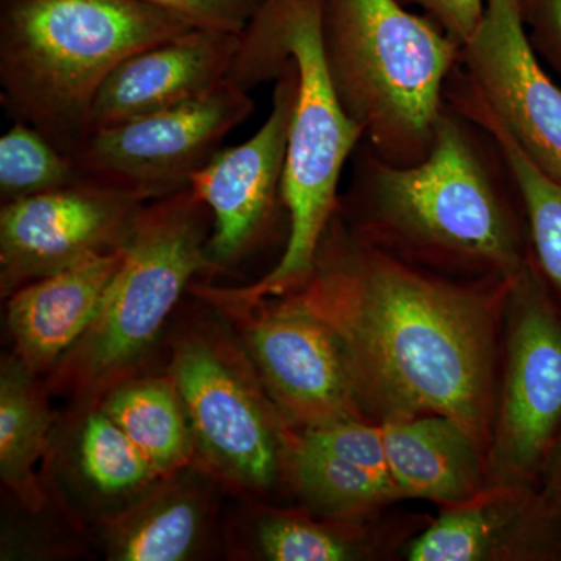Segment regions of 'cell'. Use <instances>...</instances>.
Wrapping results in <instances>:
<instances>
[{
	"instance_id": "obj_1",
	"label": "cell",
	"mask_w": 561,
	"mask_h": 561,
	"mask_svg": "<svg viewBox=\"0 0 561 561\" xmlns=\"http://www.w3.org/2000/svg\"><path fill=\"white\" fill-rule=\"evenodd\" d=\"M515 278L424 271L359 241L334 214L295 291L337 335L365 420L449 416L486 456Z\"/></svg>"
},
{
	"instance_id": "obj_2",
	"label": "cell",
	"mask_w": 561,
	"mask_h": 561,
	"mask_svg": "<svg viewBox=\"0 0 561 561\" xmlns=\"http://www.w3.org/2000/svg\"><path fill=\"white\" fill-rule=\"evenodd\" d=\"M339 219L359 241L459 279L515 278L530 261L523 195L500 142L445 102L430 153L383 161L360 140Z\"/></svg>"
},
{
	"instance_id": "obj_3",
	"label": "cell",
	"mask_w": 561,
	"mask_h": 561,
	"mask_svg": "<svg viewBox=\"0 0 561 561\" xmlns=\"http://www.w3.org/2000/svg\"><path fill=\"white\" fill-rule=\"evenodd\" d=\"M289 57L298 70L283 181L289 236L278 264L256 283L231 289L198 284V295L219 309L249 308L306 286L321 238L337 210L343 169L364 139L359 125L343 110L324 65L320 0H262L241 33L228 79L251 91L275 81Z\"/></svg>"
},
{
	"instance_id": "obj_4",
	"label": "cell",
	"mask_w": 561,
	"mask_h": 561,
	"mask_svg": "<svg viewBox=\"0 0 561 561\" xmlns=\"http://www.w3.org/2000/svg\"><path fill=\"white\" fill-rule=\"evenodd\" d=\"M191 27L146 0H0V102L72 154L106 77Z\"/></svg>"
},
{
	"instance_id": "obj_5",
	"label": "cell",
	"mask_w": 561,
	"mask_h": 561,
	"mask_svg": "<svg viewBox=\"0 0 561 561\" xmlns=\"http://www.w3.org/2000/svg\"><path fill=\"white\" fill-rule=\"evenodd\" d=\"M324 65L365 142L394 165L430 153L461 44L398 0H320Z\"/></svg>"
},
{
	"instance_id": "obj_6",
	"label": "cell",
	"mask_w": 561,
	"mask_h": 561,
	"mask_svg": "<svg viewBox=\"0 0 561 561\" xmlns=\"http://www.w3.org/2000/svg\"><path fill=\"white\" fill-rule=\"evenodd\" d=\"M213 214L190 187L147 202L101 308L50 375L51 390L95 402L131 378L184 290L214 271Z\"/></svg>"
},
{
	"instance_id": "obj_7",
	"label": "cell",
	"mask_w": 561,
	"mask_h": 561,
	"mask_svg": "<svg viewBox=\"0 0 561 561\" xmlns=\"http://www.w3.org/2000/svg\"><path fill=\"white\" fill-rule=\"evenodd\" d=\"M245 356V354H243ZM208 332L173 345L171 373L195 443V460L241 490L272 489L286 467L291 427L262 390L250 357Z\"/></svg>"
},
{
	"instance_id": "obj_8",
	"label": "cell",
	"mask_w": 561,
	"mask_h": 561,
	"mask_svg": "<svg viewBox=\"0 0 561 561\" xmlns=\"http://www.w3.org/2000/svg\"><path fill=\"white\" fill-rule=\"evenodd\" d=\"M561 438V311L534 261L513 280L486 486H540Z\"/></svg>"
},
{
	"instance_id": "obj_9",
	"label": "cell",
	"mask_w": 561,
	"mask_h": 561,
	"mask_svg": "<svg viewBox=\"0 0 561 561\" xmlns=\"http://www.w3.org/2000/svg\"><path fill=\"white\" fill-rule=\"evenodd\" d=\"M254 106L249 90L225 79L191 101L90 133L70 157L81 181L158 201L190 187Z\"/></svg>"
},
{
	"instance_id": "obj_10",
	"label": "cell",
	"mask_w": 561,
	"mask_h": 561,
	"mask_svg": "<svg viewBox=\"0 0 561 561\" xmlns=\"http://www.w3.org/2000/svg\"><path fill=\"white\" fill-rule=\"evenodd\" d=\"M445 102L479 113L545 175L561 184V84L546 72L524 28L519 0H486L446 81Z\"/></svg>"
},
{
	"instance_id": "obj_11",
	"label": "cell",
	"mask_w": 561,
	"mask_h": 561,
	"mask_svg": "<svg viewBox=\"0 0 561 561\" xmlns=\"http://www.w3.org/2000/svg\"><path fill=\"white\" fill-rule=\"evenodd\" d=\"M221 311L239 319L262 386L291 430L365 420L337 335L297 291Z\"/></svg>"
},
{
	"instance_id": "obj_12",
	"label": "cell",
	"mask_w": 561,
	"mask_h": 561,
	"mask_svg": "<svg viewBox=\"0 0 561 561\" xmlns=\"http://www.w3.org/2000/svg\"><path fill=\"white\" fill-rule=\"evenodd\" d=\"M273 83L271 113L260 130L245 142L220 150L191 180V190L213 214L208 254L214 271L249 256L271 236L278 214H287L283 181L298 92L291 57Z\"/></svg>"
},
{
	"instance_id": "obj_13",
	"label": "cell",
	"mask_w": 561,
	"mask_h": 561,
	"mask_svg": "<svg viewBox=\"0 0 561 561\" xmlns=\"http://www.w3.org/2000/svg\"><path fill=\"white\" fill-rule=\"evenodd\" d=\"M146 203L79 181L0 208V284L14 290L77 262L119 250Z\"/></svg>"
},
{
	"instance_id": "obj_14",
	"label": "cell",
	"mask_w": 561,
	"mask_h": 561,
	"mask_svg": "<svg viewBox=\"0 0 561 561\" xmlns=\"http://www.w3.org/2000/svg\"><path fill=\"white\" fill-rule=\"evenodd\" d=\"M413 561L561 560V518L540 486H485L442 507L409 545Z\"/></svg>"
},
{
	"instance_id": "obj_15",
	"label": "cell",
	"mask_w": 561,
	"mask_h": 561,
	"mask_svg": "<svg viewBox=\"0 0 561 561\" xmlns=\"http://www.w3.org/2000/svg\"><path fill=\"white\" fill-rule=\"evenodd\" d=\"M239 33L191 27L136 51L103 81L95 95L88 135L171 108L228 79Z\"/></svg>"
},
{
	"instance_id": "obj_16",
	"label": "cell",
	"mask_w": 561,
	"mask_h": 561,
	"mask_svg": "<svg viewBox=\"0 0 561 561\" xmlns=\"http://www.w3.org/2000/svg\"><path fill=\"white\" fill-rule=\"evenodd\" d=\"M124 251L94 254L9 295L7 323L16 356L33 373L54 370L90 328Z\"/></svg>"
},
{
	"instance_id": "obj_17",
	"label": "cell",
	"mask_w": 561,
	"mask_h": 561,
	"mask_svg": "<svg viewBox=\"0 0 561 561\" xmlns=\"http://www.w3.org/2000/svg\"><path fill=\"white\" fill-rule=\"evenodd\" d=\"M391 481L401 497L440 507L471 500L486 486V456L457 421L413 416L381 424Z\"/></svg>"
},
{
	"instance_id": "obj_18",
	"label": "cell",
	"mask_w": 561,
	"mask_h": 561,
	"mask_svg": "<svg viewBox=\"0 0 561 561\" xmlns=\"http://www.w3.org/2000/svg\"><path fill=\"white\" fill-rule=\"evenodd\" d=\"M187 468L162 478L108 518L111 560L183 561L197 553L208 527L210 491L205 476L209 472L194 474Z\"/></svg>"
},
{
	"instance_id": "obj_19",
	"label": "cell",
	"mask_w": 561,
	"mask_h": 561,
	"mask_svg": "<svg viewBox=\"0 0 561 561\" xmlns=\"http://www.w3.org/2000/svg\"><path fill=\"white\" fill-rule=\"evenodd\" d=\"M95 402L160 478L175 474L195 460L190 419L171 376L127 379Z\"/></svg>"
},
{
	"instance_id": "obj_20",
	"label": "cell",
	"mask_w": 561,
	"mask_h": 561,
	"mask_svg": "<svg viewBox=\"0 0 561 561\" xmlns=\"http://www.w3.org/2000/svg\"><path fill=\"white\" fill-rule=\"evenodd\" d=\"M20 357L3 362L0 376V476L11 493L32 512L46 497L36 465L49 445L51 415L44 387Z\"/></svg>"
},
{
	"instance_id": "obj_21",
	"label": "cell",
	"mask_w": 561,
	"mask_h": 561,
	"mask_svg": "<svg viewBox=\"0 0 561 561\" xmlns=\"http://www.w3.org/2000/svg\"><path fill=\"white\" fill-rule=\"evenodd\" d=\"M286 468L306 505L331 522H359L401 500L389 479L317 448L294 430L287 437Z\"/></svg>"
},
{
	"instance_id": "obj_22",
	"label": "cell",
	"mask_w": 561,
	"mask_h": 561,
	"mask_svg": "<svg viewBox=\"0 0 561 561\" xmlns=\"http://www.w3.org/2000/svg\"><path fill=\"white\" fill-rule=\"evenodd\" d=\"M73 465L88 493L105 505H113L114 515L162 479L98 402L77 426Z\"/></svg>"
},
{
	"instance_id": "obj_23",
	"label": "cell",
	"mask_w": 561,
	"mask_h": 561,
	"mask_svg": "<svg viewBox=\"0 0 561 561\" xmlns=\"http://www.w3.org/2000/svg\"><path fill=\"white\" fill-rule=\"evenodd\" d=\"M459 113L479 122L500 142L522 191L531 261L561 311V184L545 175L490 117L465 111Z\"/></svg>"
},
{
	"instance_id": "obj_24",
	"label": "cell",
	"mask_w": 561,
	"mask_h": 561,
	"mask_svg": "<svg viewBox=\"0 0 561 561\" xmlns=\"http://www.w3.org/2000/svg\"><path fill=\"white\" fill-rule=\"evenodd\" d=\"M353 524L319 523L297 512H267L254 526V545L265 560L346 561L367 556Z\"/></svg>"
},
{
	"instance_id": "obj_25",
	"label": "cell",
	"mask_w": 561,
	"mask_h": 561,
	"mask_svg": "<svg viewBox=\"0 0 561 561\" xmlns=\"http://www.w3.org/2000/svg\"><path fill=\"white\" fill-rule=\"evenodd\" d=\"M79 181L73 158L31 125L14 121L0 138L2 205L62 190Z\"/></svg>"
},
{
	"instance_id": "obj_26",
	"label": "cell",
	"mask_w": 561,
	"mask_h": 561,
	"mask_svg": "<svg viewBox=\"0 0 561 561\" xmlns=\"http://www.w3.org/2000/svg\"><path fill=\"white\" fill-rule=\"evenodd\" d=\"M297 432L302 440L311 443L317 448L343 457L391 481L381 424L353 419Z\"/></svg>"
},
{
	"instance_id": "obj_27",
	"label": "cell",
	"mask_w": 561,
	"mask_h": 561,
	"mask_svg": "<svg viewBox=\"0 0 561 561\" xmlns=\"http://www.w3.org/2000/svg\"><path fill=\"white\" fill-rule=\"evenodd\" d=\"M175 14L192 27L241 33L260 9L262 0H146Z\"/></svg>"
},
{
	"instance_id": "obj_28",
	"label": "cell",
	"mask_w": 561,
	"mask_h": 561,
	"mask_svg": "<svg viewBox=\"0 0 561 561\" xmlns=\"http://www.w3.org/2000/svg\"><path fill=\"white\" fill-rule=\"evenodd\" d=\"M531 49L561 84V0H519Z\"/></svg>"
},
{
	"instance_id": "obj_29",
	"label": "cell",
	"mask_w": 561,
	"mask_h": 561,
	"mask_svg": "<svg viewBox=\"0 0 561 561\" xmlns=\"http://www.w3.org/2000/svg\"><path fill=\"white\" fill-rule=\"evenodd\" d=\"M408 9H419L457 43L463 44L478 28L486 0H398Z\"/></svg>"
},
{
	"instance_id": "obj_30",
	"label": "cell",
	"mask_w": 561,
	"mask_h": 561,
	"mask_svg": "<svg viewBox=\"0 0 561 561\" xmlns=\"http://www.w3.org/2000/svg\"><path fill=\"white\" fill-rule=\"evenodd\" d=\"M540 491L552 511L561 518V438L542 472Z\"/></svg>"
}]
</instances>
